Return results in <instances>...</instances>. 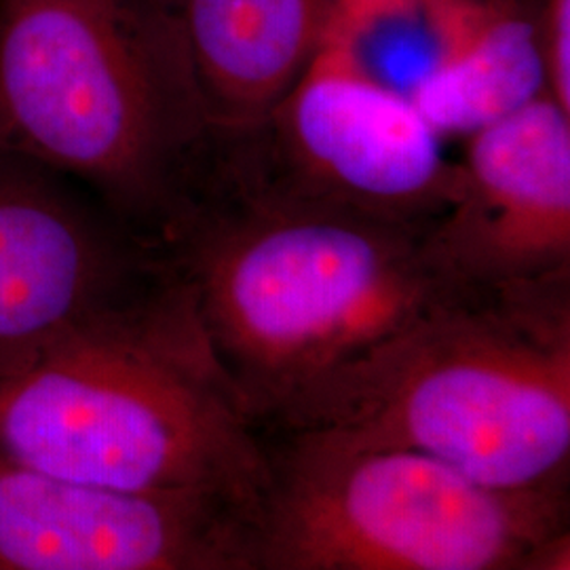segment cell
Listing matches in <instances>:
<instances>
[{"instance_id": "1", "label": "cell", "mask_w": 570, "mask_h": 570, "mask_svg": "<svg viewBox=\"0 0 570 570\" xmlns=\"http://www.w3.org/2000/svg\"><path fill=\"white\" fill-rule=\"evenodd\" d=\"M429 228L287 197L214 140L202 183L159 247L226 385L266 433L469 289L433 256Z\"/></svg>"}, {"instance_id": "10", "label": "cell", "mask_w": 570, "mask_h": 570, "mask_svg": "<svg viewBox=\"0 0 570 570\" xmlns=\"http://www.w3.org/2000/svg\"><path fill=\"white\" fill-rule=\"evenodd\" d=\"M214 134L263 121L313 60L334 0H165Z\"/></svg>"}, {"instance_id": "3", "label": "cell", "mask_w": 570, "mask_h": 570, "mask_svg": "<svg viewBox=\"0 0 570 570\" xmlns=\"http://www.w3.org/2000/svg\"><path fill=\"white\" fill-rule=\"evenodd\" d=\"M214 129L165 0H0V153L159 245Z\"/></svg>"}, {"instance_id": "5", "label": "cell", "mask_w": 570, "mask_h": 570, "mask_svg": "<svg viewBox=\"0 0 570 570\" xmlns=\"http://www.w3.org/2000/svg\"><path fill=\"white\" fill-rule=\"evenodd\" d=\"M261 438L254 570H548L570 532L569 478L499 489L330 429Z\"/></svg>"}, {"instance_id": "7", "label": "cell", "mask_w": 570, "mask_h": 570, "mask_svg": "<svg viewBox=\"0 0 570 570\" xmlns=\"http://www.w3.org/2000/svg\"><path fill=\"white\" fill-rule=\"evenodd\" d=\"M165 271L161 247L79 184L0 153V383Z\"/></svg>"}, {"instance_id": "12", "label": "cell", "mask_w": 570, "mask_h": 570, "mask_svg": "<svg viewBox=\"0 0 570 570\" xmlns=\"http://www.w3.org/2000/svg\"><path fill=\"white\" fill-rule=\"evenodd\" d=\"M546 94L570 115V0H532Z\"/></svg>"}, {"instance_id": "11", "label": "cell", "mask_w": 570, "mask_h": 570, "mask_svg": "<svg viewBox=\"0 0 570 570\" xmlns=\"http://www.w3.org/2000/svg\"><path fill=\"white\" fill-rule=\"evenodd\" d=\"M541 94L532 0H480L452 56L407 100L444 140H465Z\"/></svg>"}, {"instance_id": "2", "label": "cell", "mask_w": 570, "mask_h": 570, "mask_svg": "<svg viewBox=\"0 0 570 570\" xmlns=\"http://www.w3.org/2000/svg\"><path fill=\"white\" fill-rule=\"evenodd\" d=\"M0 463L138 492H207L256 511L266 452L167 265L0 383Z\"/></svg>"}, {"instance_id": "9", "label": "cell", "mask_w": 570, "mask_h": 570, "mask_svg": "<svg viewBox=\"0 0 570 570\" xmlns=\"http://www.w3.org/2000/svg\"><path fill=\"white\" fill-rule=\"evenodd\" d=\"M429 247L473 289L570 279L569 112L541 94L468 136L456 195Z\"/></svg>"}, {"instance_id": "8", "label": "cell", "mask_w": 570, "mask_h": 570, "mask_svg": "<svg viewBox=\"0 0 570 570\" xmlns=\"http://www.w3.org/2000/svg\"><path fill=\"white\" fill-rule=\"evenodd\" d=\"M254 510L0 463V570H254Z\"/></svg>"}, {"instance_id": "4", "label": "cell", "mask_w": 570, "mask_h": 570, "mask_svg": "<svg viewBox=\"0 0 570 570\" xmlns=\"http://www.w3.org/2000/svg\"><path fill=\"white\" fill-rule=\"evenodd\" d=\"M298 429L416 450L499 489L569 478L570 279L469 287L275 431Z\"/></svg>"}, {"instance_id": "6", "label": "cell", "mask_w": 570, "mask_h": 570, "mask_svg": "<svg viewBox=\"0 0 570 570\" xmlns=\"http://www.w3.org/2000/svg\"><path fill=\"white\" fill-rule=\"evenodd\" d=\"M216 140L277 193L397 225H435L459 186L416 106L322 45L263 121Z\"/></svg>"}]
</instances>
